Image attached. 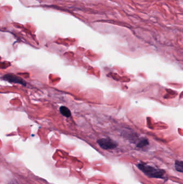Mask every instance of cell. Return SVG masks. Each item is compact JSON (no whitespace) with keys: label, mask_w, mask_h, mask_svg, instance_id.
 <instances>
[{"label":"cell","mask_w":183,"mask_h":184,"mask_svg":"<svg viewBox=\"0 0 183 184\" xmlns=\"http://www.w3.org/2000/svg\"><path fill=\"white\" fill-rule=\"evenodd\" d=\"M138 167L145 175L150 178H164L165 171L163 170L155 168L143 163H139Z\"/></svg>","instance_id":"cell-1"},{"label":"cell","mask_w":183,"mask_h":184,"mask_svg":"<svg viewBox=\"0 0 183 184\" xmlns=\"http://www.w3.org/2000/svg\"><path fill=\"white\" fill-rule=\"evenodd\" d=\"M97 143L101 148L104 150L113 149L118 145L117 142L109 138L98 140Z\"/></svg>","instance_id":"cell-2"},{"label":"cell","mask_w":183,"mask_h":184,"mask_svg":"<svg viewBox=\"0 0 183 184\" xmlns=\"http://www.w3.org/2000/svg\"><path fill=\"white\" fill-rule=\"evenodd\" d=\"M3 79L9 81L10 83H19L24 86H26V82L22 78H20L19 76H17L15 74H6L3 76Z\"/></svg>","instance_id":"cell-3"},{"label":"cell","mask_w":183,"mask_h":184,"mask_svg":"<svg viewBox=\"0 0 183 184\" xmlns=\"http://www.w3.org/2000/svg\"><path fill=\"white\" fill-rule=\"evenodd\" d=\"M60 111L61 114L66 118H69L71 116V111L66 107L61 106L60 108Z\"/></svg>","instance_id":"cell-4"},{"label":"cell","mask_w":183,"mask_h":184,"mask_svg":"<svg viewBox=\"0 0 183 184\" xmlns=\"http://www.w3.org/2000/svg\"><path fill=\"white\" fill-rule=\"evenodd\" d=\"M175 168L177 171L179 172H183V162L182 161H176L175 162Z\"/></svg>","instance_id":"cell-5"},{"label":"cell","mask_w":183,"mask_h":184,"mask_svg":"<svg viewBox=\"0 0 183 184\" xmlns=\"http://www.w3.org/2000/svg\"><path fill=\"white\" fill-rule=\"evenodd\" d=\"M148 140H146V139H143L139 142V143L137 145V146L139 148H142V147H144V146L148 145Z\"/></svg>","instance_id":"cell-6"}]
</instances>
